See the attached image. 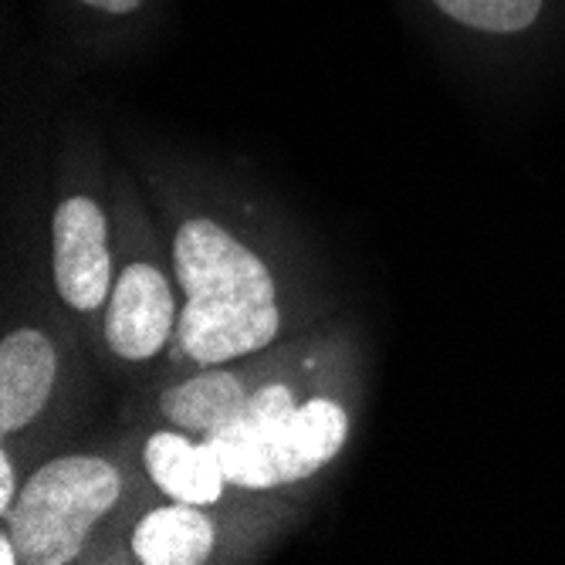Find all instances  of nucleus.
<instances>
[{"mask_svg":"<svg viewBox=\"0 0 565 565\" xmlns=\"http://www.w3.org/2000/svg\"><path fill=\"white\" fill-rule=\"evenodd\" d=\"M183 285L177 342L200 366L258 352L275 342L281 316L265 262L214 221H186L173 244Z\"/></svg>","mask_w":565,"mask_h":565,"instance_id":"obj_1","label":"nucleus"},{"mask_svg":"<svg viewBox=\"0 0 565 565\" xmlns=\"http://www.w3.org/2000/svg\"><path fill=\"white\" fill-rule=\"evenodd\" d=\"M119 498V475L102 457H58L28 478L21 488L8 532L21 562L65 565L72 562L92 525Z\"/></svg>","mask_w":565,"mask_h":565,"instance_id":"obj_2","label":"nucleus"},{"mask_svg":"<svg viewBox=\"0 0 565 565\" xmlns=\"http://www.w3.org/2000/svg\"><path fill=\"white\" fill-rule=\"evenodd\" d=\"M295 409L298 406L288 386H265L254 396H247L244 409L224 430L207 437V447L214 450L217 465L231 484L250 491H268L281 484V471H278L281 430Z\"/></svg>","mask_w":565,"mask_h":565,"instance_id":"obj_3","label":"nucleus"},{"mask_svg":"<svg viewBox=\"0 0 565 565\" xmlns=\"http://www.w3.org/2000/svg\"><path fill=\"white\" fill-rule=\"evenodd\" d=\"M51 258L62 298L78 312H95L113 288L106 214L95 200H65L51 224Z\"/></svg>","mask_w":565,"mask_h":565,"instance_id":"obj_4","label":"nucleus"},{"mask_svg":"<svg viewBox=\"0 0 565 565\" xmlns=\"http://www.w3.org/2000/svg\"><path fill=\"white\" fill-rule=\"evenodd\" d=\"M170 281L152 265H129L113 288L106 339L122 359H149L163 349L177 322Z\"/></svg>","mask_w":565,"mask_h":565,"instance_id":"obj_5","label":"nucleus"},{"mask_svg":"<svg viewBox=\"0 0 565 565\" xmlns=\"http://www.w3.org/2000/svg\"><path fill=\"white\" fill-rule=\"evenodd\" d=\"M55 370V345L47 335L21 329L0 342V434H18L41 414Z\"/></svg>","mask_w":565,"mask_h":565,"instance_id":"obj_6","label":"nucleus"},{"mask_svg":"<svg viewBox=\"0 0 565 565\" xmlns=\"http://www.w3.org/2000/svg\"><path fill=\"white\" fill-rule=\"evenodd\" d=\"M146 471L170 498L186 504L217 501L227 481L207 440L190 444L180 434H157L146 444Z\"/></svg>","mask_w":565,"mask_h":565,"instance_id":"obj_7","label":"nucleus"},{"mask_svg":"<svg viewBox=\"0 0 565 565\" xmlns=\"http://www.w3.org/2000/svg\"><path fill=\"white\" fill-rule=\"evenodd\" d=\"M349 434L345 409L332 399H308L288 417L281 430V454H278V471L281 484L312 478L319 468L342 450Z\"/></svg>","mask_w":565,"mask_h":565,"instance_id":"obj_8","label":"nucleus"},{"mask_svg":"<svg viewBox=\"0 0 565 565\" xmlns=\"http://www.w3.org/2000/svg\"><path fill=\"white\" fill-rule=\"evenodd\" d=\"M217 532L196 504H170L149 515L132 532V552L146 565H196L211 555Z\"/></svg>","mask_w":565,"mask_h":565,"instance_id":"obj_9","label":"nucleus"},{"mask_svg":"<svg viewBox=\"0 0 565 565\" xmlns=\"http://www.w3.org/2000/svg\"><path fill=\"white\" fill-rule=\"evenodd\" d=\"M247 403V393L231 373H203L163 393L160 409L183 430H200L211 437L224 430Z\"/></svg>","mask_w":565,"mask_h":565,"instance_id":"obj_10","label":"nucleus"},{"mask_svg":"<svg viewBox=\"0 0 565 565\" xmlns=\"http://www.w3.org/2000/svg\"><path fill=\"white\" fill-rule=\"evenodd\" d=\"M434 4L447 18L488 34L525 31L542 14V0H434Z\"/></svg>","mask_w":565,"mask_h":565,"instance_id":"obj_11","label":"nucleus"},{"mask_svg":"<svg viewBox=\"0 0 565 565\" xmlns=\"http://www.w3.org/2000/svg\"><path fill=\"white\" fill-rule=\"evenodd\" d=\"M14 508V465L8 454H0V515H11Z\"/></svg>","mask_w":565,"mask_h":565,"instance_id":"obj_12","label":"nucleus"},{"mask_svg":"<svg viewBox=\"0 0 565 565\" xmlns=\"http://www.w3.org/2000/svg\"><path fill=\"white\" fill-rule=\"evenodd\" d=\"M82 4L98 8V11H106V14H129V11H136L142 4V0H82Z\"/></svg>","mask_w":565,"mask_h":565,"instance_id":"obj_13","label":"nucleus"}]
</instances>
